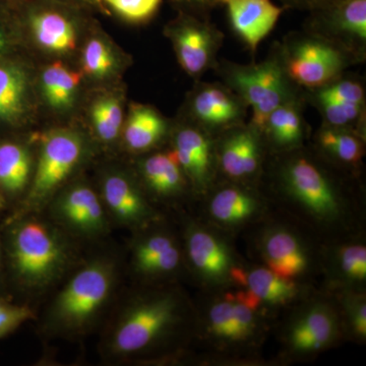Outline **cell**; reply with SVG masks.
<instances>
[{"mask_svg": "<svg viewBox=\"0 0 366 366\" xmlns=\"http://www.w3.org/2000/svg\"><path fill=\"white\" fill-rule=\"evenodd\" d=\"M357 175L335 165L314 147L268 154L257 185L317 232H351L357 220Z\"/></svg>", "mask_w": 366, "mask_h": 366, "instance_id": "6da1fadb", "label": "cell"}, {"mask_svg": "<svg viewBox=\"0 0 366 366\" xmlns=\"http://www.w3.org/2000/svg\"><path fill=\"white\" fill-rule=\"evenodd\" d=\"M214 69L222 83L252 109L249 122L259 132L277 107L305 95V90L289 79L274 49L261 62L242 64L218 60Z\"/></svg>", "mask_w": 366, "mask_h": 366, "instance_id": "7a4b0ae2", "label": "cell"}, {"mask_svg": "<svg viewBox=\"0 0 366 366\" xmlns=\"http://www.w3.org/2000/svg\"><path fill=\"white\" fill-rule=\"evenodd\" d=\"M187 319V307L174 291H159L137 300L122 315L112 335L120 355L143 352L168 338Z\"/></svg>", "mask_w": 366, "mask_h": 366, "instance_id": "3957f363", "label": "cell"}, {"mask_svg": "<svg viewBox=\"0 0 366 366\" xmlns=\"http://www.w3.org/2000/svg\"><path fill=\"white\" fill-rule=\"evenodd\" d=\"M273 49L289 79L305 91L327 85L358 64L339 46L305 29L287 34Z\"/></svg>", "mask_w": 366, "mask_h": 366, "instance_id": "277c9868", "label": "cell"}, {"mask_svg": "<svg viewBox=\"0 0 366 366\" xmlns=\"http://www.w3.org/2000/svg\"><path fill=\"white\" fill-rule=\"evenodd\" d=\"M344 332L339 305L330 298H314L296 308L284 329L282 341L289 357L307 360L334 346Z\"/></svg>", "mask_w": 366, "mask_h": 366, "instance_id": "5b68a950", "label": "cell"}, {"mask_svg": "<svg viewBox=\"0 0 366 366\" xmlns=\"http://www.w3.org/2000/svg\"><path fill=\"white\" fill-rule=\"evenodd\" d=\"M112 285V264L104 261L86 264L57 296L53 305V320L67 329L85 326L105 305Z\"/></svg>", "mask_w": 366, "mask_h": 366, "instance_id": "8992f818", "label": "cell"}, {"mask_svg": "<svg viewBox=\"0 0 366 366\" xmlns=\"http://www.w3.org/2000/svg\"><path fill=\"white\" fill-rule=\"evenodd\" d=\"M218 177L229 182L257 185L268 151L262 132L243 122L215 136Z\"/></svg>", "mask_w": 366, "mask_h": 366, "instance_id": "52a82bcc", "label": "cell"}, {"mask_svg": "<svg viewBox=\"0 0 366 366\" xmlns=\"http://www.w3.org/2000/svg\"><path fill=\"white\" fill-rule=\"evenodd\" d=\"M305 30L322 36L350 54L366 59V0H332L308 13Z\"/></svg>", "mask_w": 366, "mask_h": 366, "instance_id": "ba28073f", "label": "cell"}, {"mask_svg": "<svg viewBox=\"0 0 366 366\" xmlns=\"http://www.w3.org/2000/svg\"><path fill=\"white\" fill-rule=\"evenodd\" d=\"M178 62L190 78L199 79L218 64V52L224 42L223 33L209 19L182 11L167 31Z\"/></svg>", "mask_w": 366, "mask_h": 366, "instance_id": "9c48e42d", "label": "cell"}, {"mask_svg": "<svg viewBox=\"0 0 366 366\" xmlns=\"http://www.w3.org/2000/svg\"><path fill=\"white\" fill-rule=\"evenodd\" d=\"M13 255L18 273L32 284L51 280L64 262L56 238L36 221L23 224L14 233Z\"/></svg>", "mask_w": 366, "mask_h": 366, "instance_id": "30bf717a", "label": "cell"}, {"mask_svg": "<svg viewBox=\"0 0 366 366\" xmlns=\"http://www.w3.org/2000/svg\"><path fill=\"white\" fill-rule=\"evenodd\" d=\"M172 152L192 189L208 194L218 178L215 134L187 119L173 134Z\"/></svg>", "mask_w": 366, "mask_h": 366, "instance_id": "8fae6325", "label": "cell"}, {"mask_svg": "<svg viewBox=\"0 0 366 366\" xmlns=\"http://www.w3.org/2000/svg\"><path fill=\"white\" fill-rule=\"evenodd\" d=\"M257 249L264 267L284 278L300 281L314 269V252L295 230L287 225L273 224L257 238Z\"/></svg>", "mask_w": 366, "mask_h": 366, "instance_id": "7c38bea8", "label": "cell"}, {"mask_svg": "<svg viewBox=\"0 0 366 366\" xmlns=\"http://www.w3.org/2000/svg\"><path fill=\"white\" fill-rule=\"evenodd\" d=\"M83 153V142L71 131L52 132L43 139L30 199L44 201L76 167Z\"/></svg>", "mask_w": 366, "mask_h": 366, "instance_id": "4fadbf2b", "label": "cell"}, {"mask_svg": "<svg viewBox=\"0 0 366 366\" xmlns=\"http://www.w3.org/2000/svg\"><path fill=\"white\" fill-rule=\"evenodd\" d=\"M247 105L223 83H197L187 103V119L213 134L245 122Z\"/></svg>", "mask_w": 366, "mask_h": 366, "instance_id": "5bb4252c", "label": "cell"}, {"mask_svg": "<svg viewBox=\"0 0 366 366\" xmlns=\"http://www.w3.org/2000/svg\"><path fill=\"white\" fill-rule=\"evenodd\" d=\"M185 250L192 271L209 286L232 283L234 255L220 235L204 226L192 225L185 235Z\"/></svg>", "mask_w": 366, "mask_h": 366, "instance_id": "9a60e30c", "label": "cell"}, {"mask_svg": "<svg viewBox=\"0 0 366 366\" xmlns=\"http://www.w3.org/2000/svg\"><path fill=\"white\" fill-rule=\"evenodd\" d=\"M207 194L209 218L222 227L247 225L259 220L266 211L264 197L254 184L223 180Z\"/></svg>", "mask_w": 366, "mask_h": 366, "instance_id": "2e32d148", "label": "cell"}, {"mask_svg": "<svg viewBox=\"0 0 366 366\" xmlns=\"http://www.w3.org/2000/svg\"><path fill=\"white\" fill-rule=\"evenodd\" d=\"M218 4L225 6L233 33L254 55L286 9L272 0H218Z\"/></svg>", "mask_w": 366, "mask_h": 366, "instance_id": "e0dca14e", "label": "cell"}, {"mask_svg": "<svg viewBox=\"0 0 366 366\" xmlns=\"http://www.w3.org/2000/svg\"><path fill=\"white\" fill-rule=\"evenodd\" d=\"M305 95L284 103L271 112L262 129L268 154L285 153L305 146L308 125Z\"/></svg>", "mask_w": 366, "mask_h": 366, "instance_id": "ac0fdd59", "label": "cell"}, {"mask_svg": "<svg viewBox=\"0 0 366 366\" xmlns=\"http://www.w3.org/2000/svg\"><path fill=\"white\" fill-rule=\"evenodd\" d=\"M232 283L247 289L262 307H285L303 297L305 287L300 281L284 278L267 267H236Z\"/></svg>", "mask_w": 366, "mask_h": 366, "instance_id": "d6986e66", "label": "cell"}, {"mask_svg": "<svg viewBox=\"0 0 366 366\" xmlns=\"http://www.w3.org/2000/svg\"><path fill=\"white\" fill-rule=\"evenodd\" d=\"M28 23L38 44L55 53L74 49L76 30L71 14L62 7L37 1L29 6Z\"/></svg>", "mask_w": 366, "mask_h": 366, "instance_id": "ffe728a7", "label": "cell"}, {"mask_svg": "<svg viewBox=\"0 0 366 366\" xmlns=\"http://www.w3.org/2000/svg\"><path fill=\"white\" fill-rule=\"evenodd\" d=\"M365 137L352 129L322 124L312 147L335 165L357 175L365 157Z\"/></svg>", "mask_w": 366, "mask_h": 366, "instance_id": "44dd1931", "label": "cell"}, {"mask_svg": "<svg viewBox=\"0 0 366 366\" xmlns=\"http://www.w3.org/2000/svg\"><path fill=\"white\" fill-rule=\"evenodd\" d=\"M103 197L118 220L142 226L154 218V211L139 187L122 174H112L103 183Z\"/></svg>", "mask_w": 366, "mask_h": 366, "instance_id": "7402d4cb", "label": "cell"}, {"mask_svg": "<svg viewBox=\"0 0 366 366\" xmlns=\"http://www.w3.org/2000/svg\"><path fill=\"white\" fill-rule=\"evenodd\" d=\"M134 262L137 272L144 276H167L179 268L182 252L172 236L152 233L136 245Z\"/></svg>", "mask_w": 366, "mask_h": 366, "instance_id": "603a6c76", "label": "cell"}, {"mask_svg": "<svg viewBox=\"0 0 366 366\" xmlns=\"http://www.w3.org/2000/svg\"><path fill=\"white\" fill-rule=\"evenodd\" d=\"M57 211L72 227L84 233H99L105 227L104 209L97 194L86 185H76L60 197Z\"/></svg>", "mask_w": 366, "mask_h": 366, "instance_id": "cb8c5ba5", "label": "cell"}, {"mask_svg": "<svg viewBox=\"0 0 366 366\" xmlns=\"http://www.w3.org/2000/svg\"><path fill=\"white\" fill-rule=\"evenodd\" d=\"M325 259L335 285L362 290L366 281V247L361 242H347L330 250Z\"/></svg>", "mask_w": 366, "mask_h": 366, "instance_id": "d4e9b609", "label": "cell"}, {"mask_svg": "<svg viewBox=\"0 0 366 366\" xmlns=\"http://www.w3.org/2000/svg\"><path fill=\"white\" fill-rule=\"evenodd\" d=\"M141 173L147 187L160 197L177 196L189 183L172 150L158 152L144 159Z\"/></svg>", "mask_w": 366, "mask_h": 366, "instance_id": "484cf974", "label": "cell"}, {"mask_svg": "<svg viewBox=\"0 0 366 366\" xmlns=\"http://www.w3.org/2000/svg\"><path fill=\"white\" fill-rule=\"evenodd\" d=\"M168 132V122L152 106L134 104L124 125V139L132 151L154 148Z\"/></svg>", "mask_w": 366, "mask_h": 366, "instance_id": "4316f807", "label": "cell"}, {"mask_svg": "<svg viewBox=\"0 0 366 366\" xmlns=\"http://www.w3.org/2000/svg\"><path fill=\"white\" fill-rule=\"evenodd\" d=\"M79 81V74L67 69L61 62H55L46 67L41 76L46 101L51 107L59 110L71 107Z\"/></svg>", "mask_w": 366, "mask_h": 366, "instance_id": "83f0119b", "label": "cell"}, {"mask_svg": "<svg viewBox=\"0 0 366 366\" xmlns=\"http://www.w3.org/2000/svg\"><path fill=\"white\" fill-rule=\"evenodd\" d=\"M206 336L221 348L235 346L233 300L230 295L218 297L209 303L204 315Z\"/></svg>", "mask_w": 366, "mask_h": 366, "instance_id": "f1b7e54d", "label": "cell"}, {"mask_svg": "<svg viewBox=\"0 0 366 366\" xmlns=\"http://www.w3.org/2000/svg\"><path fill=\"white\" fill-rule=\"evenodd\" d=\"M31 173L29 152L18 144H0V185L9 192L23 189Z\"/></svg>", "mask_w": 366, "mask_h": 366, "instance_id": "f546056e", "label": "cell"}, {"mask_svg": "<svg viewBox=\"0 0 366 366\" xmlns=\"http://www.w3.org/2000/svg\"><path fill=\"white\" fill-rule=\"evenodd\" d=\"M26 79L19 67L0 64V119L13 120L24 109Z\"/></svg>", "mask_w": 366, "mask_h": 366, "instance_id": "4dcf8cb0", "label": "cell"}, {"mask_svg": "<svg viewBox=\"0 0 366 366\" xmlns=\"http://www.w3.org/2000/svg\"><path fill=\"white\" fill-rule=\"evenodd\" d=\"M322 117V124L352 129L366 136V105L319 102L312 104Z\"/></svg>", "mask_w": 366, "mask_h": 366, "instance_id": "1f68e13d", "label": "cell"}, {"mask_svg": "<svg viewBox=\"0 0 366 366\" xmlns=\"http://www.w3.org/2000/svg\"><path fill=\"white\" fill-rule=\"evenodd\" d=\"M92 120L96 132L103 141H113L119 136L124 124L122 103L112 96L99 99L92 107Z\"/></svg>", "mask_w": 366, "mask_h": 366, "instance_id": "d6a6232c", "label": "cell"}, {"mask_svg": "<svg viewBox=\"0 0 366 366\" xmlns=\"http://www.w3.org/2000/svg\"><path fill=\"white\" fill-rule=\"evenodd\" d=\"M339 307L344 330L360 342L366 338V300L362 290L343 289L339 296Z\"/></svg>", "mask_w": 366, "mask_h": 366, "instance_id": "836d02e7", "label": "cell"}, {"mask_svg": "<svg viewBox=\"0 0 366 366\" xmlns=\"http://www.w3.org/2000/svg\"><path fill=\"white\" fill-rule=\"evenodd\" d=\"M112 50L100 39H92L83 53V69L86 74L95 78L108 76L114 67Z\"/></svg>", "mask_w": 366, "mask_h": 366, "instance_id": "e575fe53", "label": "cell"}, {"mask_svg": "<svg viewBox=\"0 0 366 366\" xmlns=\"http://www.w3.org/2000/svg\"><path fill=\"white\" fill-rule=\"evenodd\" d=\"M161 4L162 0H100V4L134 23L148 21L157 13Z\"/></svg>", "mask_w": 366, "mask_h": 366, "instance_id": "d590c367", "label": "cell"}, {"mask_svg": "<svg viewBox=\"0 0 366 366\" xmlns=\"http://www.w3.org/2000/svg\"><path fill=\"white\" fill-rule=\"evenodd\" d=\"M33 317L32 310L26 305H14L0 300V338Z\"/></svg>", "mask_w": 366, "mask_h": 366, "instance_id": "8d00e7d4", "label": "cell"}, {"mask_svg": "<svg viewBox=\"0 0 366 366\" xmlns=\"http://www.w3.org/2000/svg\"><path fill=\"white\" fill-rule=\"evenodd\" d=\"M183 7V11L199 16L209 19V14L216 6H219L218 0H174Z\"/></svg>", "mask_w": 366, "mask_h": 366, "instance_id": "74e56055", "label": "cell"}, {"mask_svg": "<svg viewBox=\"0 0 366 366\" xmlns=\"http://www.w3.org/2000/svg\"><path fill=\"white\" fill-rule=\"evenodd\" d=\"M280 1L286 9H296V11L310 13L329 4L332 0H280Z\"/></svg>", "mask_w": 366, "mask_h": 366, "instance_id": "f35d334b", "label": "cell"}, {"mask_svg": "<svg viewBox=\"0 0 366 366\" xmlns=\"http://www.w3.org/2000/svg\"><path fill=\"white\" fill-rule=\"evenodd\" d=\"M72 1L84 4V6H99L100 4V0H72Z\"/></svg>", "mask_w": 366, "mask_h": 366, "instance_id": "ab89813d", "label": "cell"}, {"mask_svg": "<svg viewBox=\"0 0 366 366\" xmlns=\"http://www.w3.org/2000/svg\"><path fill=\"white\" fill-rule=\"evenodd\" d=\"M6 47V39L4 37V34H2L1 31H0V52L4 51Z\"/></svg>", "mask_w": 366, "mask_h": 366, "instance_id": "60d3db41", "label": "cell"}, {"mask_svg": "<svg viewBox=\"0 0 366 366\" xmlns=\"http://www.w3.org/2000/svg\"><path fill=\"white\" fill-rule=\"evenodd\" d=\"M2 208V201H1V199H0V209Z\"/></svg>", "mask_w": 366, "mask_h": 366, "instance_id": "b9f144b4", "label": "cell"}]
</instances>
